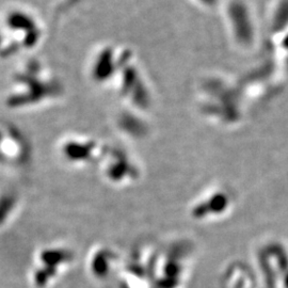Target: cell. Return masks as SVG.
Wrapping results in <instances>:
<instances>
[{
    "label": "cell",
    "instance_id": "1",
    "mask_svg": "<svg viewBox=\"0 0 288 288\" xmlns=\"http://www.w3.org/2000/svg\"><path fill=\"white\" fill-rule=\"evenodd\" d=\"M40 269L35 270L34 283L40 288L55 285L73 265V251L63 246H53L40 252Z\"/></svg>",
    "mask_w": 288,
    "mask_h": 288
},
{
    "label": "cell",
    "instance_id": "3",
    "mask_svg": "<svg viewBox=\"0 0 288 288\" xmlns=\"http://www.w3.org/2000/svg\"><path fill=\"white\" fill-rule=\"evenodd\" d=\"M120 259L118 254L105 246L95 248L89 257V271L95 280L107 281L118 271Z\"/></svg>",
    "mask_w": 288,
    "mask_h": 288
},
{
    "label": "cell",
    "instance_id": "2",
    "mask_svg": "<svg viewBox=\"0 0 288 288\" xmlns=\"http://www.w3.org/2000/svg\"><path fill=\"white\" fill-rule=\"evenodd\" d=\"M105 181L114 187H126L136 183L140 175L138 167L125 155L108 159L102 168Z\"/></svg>",
    "mask_w": 288,
    "mask_h": 288
}]
</instances>
